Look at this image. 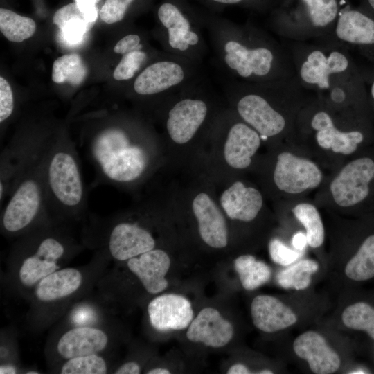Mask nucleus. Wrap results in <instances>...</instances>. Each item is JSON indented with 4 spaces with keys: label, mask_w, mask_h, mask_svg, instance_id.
<instances>
[{
    "label": "nucleus",
    "mask_w": 374,
    "mask_h": 374,
    "mask_svg": "<svg viewBox=\"0 0 374 374\" xmlns=\"http://www.w3.org/2000/svg\"><path fill=\"white\" fill-rule=\"evenodd\" d=\"M233 325L215 308L206 307L200 310L188 327L186 337L195 343L221 348L232 339Z\"/></svg>",
    "instance_id": "nucleus-18"
},
{
    "label": "nucleus",
    "mask_w": 374,
    "mask_h": 374,
    "mask_svg": "<svg viewBox=\"0 0 374 374\" xmlns=\"http://www.w3.org/2000/svg\"><path fill=\"white\" fill-rule=\"evenodd\" d=\"M317 41H326L354 48L374 64V16L348 1L341 8L332 32Z\"/></svg>",
    "instance_id": "nucleus-14"
},
{
    "label": "nucleus",
    "mask_w": 374,
    "mask_h": 374,
    "mask_svg": "<svg viewBox=\"0 0 374 374\" xmlns=\"http://www.w3.org/2000/svg\"><path fill=\"white\" fill-rule=\"evenodd\" d=\"M260 135L242 118L230 124L224 145L226 162L235 169L247 168L260 145Z\"/></svg>",
    "instance_id": "nucleus-22"
},
{
    "label": "nucleus",
    "mask_w": 374,
    "mask_h": 374,
    "mask_svg": "<svg viewBox=\"0 0 374 374\" xmlns=\"http://www.w3.org/2000/svg\"><path fill=\"white\" fill-rule=\"evenodd\" d=\"M257 373H258V374H272L273 372L271 370L265 369V370L260 371Z\"/></svg>",
    "instance_id": "nucleus-51"
},
{
    "label": "nucleus",
    "mask_w": 374,
    "mask_h": 374,
    "mask_svg": "<svg viewBox=\"0 0 374 374\" xmlns=\"http://www.w3.org/2000/svg\"><path fill=\"white\" fill-rule=\"evenodd\" d=\"M136 0H105L99 12L103 21L111 24L121 21Z\"/></svg>",
    "instance_id": "nucleus-39"
},
{
    "label": "nucleus",
    "mask_w": 374,
    "mask_h": 374,
    "mask_svg": "<svg viewBox=\"0 0 374 374\" xmlns=\"http://www.w3.org/2000/svg\"><path fill=\"white\" fill-rule=\"evenodd\" d=\"M27 374H38L39 373L35 371H30L29 372H26Z\"/></svg>",
    "instance_id": "nucleus-52"
},
{
    "label": "nucleus",
    "mask_w": 374,
    "mask_h": 374,
    "mask_svg": "<svg viewBox=\"0 0 374 374\" xmlns=\"http://www.w3.org/2000/svg\"><path fill=\"white\" fill-rule=\"evenodd\" d=\"M355 106L336 108L316 97L302 108L298 116L301 126L314 132L317 144L335 153H353L364 139L360 128L341 127L340 125Z\"/></svg>",
    "instance_id": "nucleus-10"
},
{
    "label": "nucleus",
    "mask_w": 374,
    "mask_h": 374,
    "mask_svg": "<svg viewBox=\"0 0 374 374\" xmlns=\"http://www.w3.org/2000/svg\"><path fill=\"white\" fill-rule=\"evenodd\" d=\"M274 181L280 190L299 194L317 187L322 181V173L312 161L283 152L277 157Z\"/></svg>",
    "instance_id": "nucleus-16"
},
{
    "label": "nucleus",
    "mask_w": 374,
    "mask_h": 374,
    "mask_svg": "<svg viewBox=\"0 0 374 374\" xmlns=\"http://www.w3.org/2000/svg\"><path fill=\"white\" fill-rule=\"evenodd\" d=\"M82 282L80 270L73 267L59 269L41 279L35 286L34 294L43 303L55 302L75 293Z\"/></svg>",
    "instance_id": "nucleus-26"
},
{
    "label": "nucleus",
    "mask_w": 374,
    "mask_h": 374,
    "mask_svg": "<svg viewBox=\"0 0 374 374\" xmlns=\"http://www.w3.org/2000/svg\"><path fill=\"white\" fill-rule=\"evenodd\" d=\"M15 100L12 90L8 81L0 77V122L3 123L13 114Z\"/></svg>",
    "instance_id": "nucleus-41"
},
{
    "label": "nucleus",
    "mask_w": 374,
    "mask_h": 374,
    "mask_svg": "<svg viewBox=\"0 0 374 374\" xmlns=\"http://www.w3.org/2000/svg\"><path fill=\"white\" fill-rule=\"evenodd\" d=\"M202 76V65L164 51L135 76L132 89L141 97L169 99Z\"/></svg>",
    "instance_id": "nucleus-11"
},
{
    "label": "nucleus",
    "mask_w": 374,
    "mask_h": 374,
    "mask_svg": "<svg viewBox=\"0 0 374 374\" xmlns=\"http://www.w3.org/2000/svg\"><path fill=\"white\" fill-rule=\"evenodd\" d=\"M313 42H293L287 48L294 74L307 91L320 94L337 80L360 70L347 48L326 41Z\"/></svg>",
    "instance_id": "nucleus-7"
},
{
    "label": "nucleus",
    "mask_w": 374,
    "mask_h": 374,
    "mask_svg": "<svg viewBox=\"0 0 374 374\" xmlns=\"http://www.w3.org/2000/svg\"><path fill=\"white\" fill-rule=\"evenodd\" d=\"M292 212L305 229L308 244L312 248L322 245L325 230L317 208L312 204L300 203L293 208Z\"/></svg>",
    "instance_id": "nucleus-32"
},
{
    "label": "nucleus",
    "mask_w": 374,
    "mask_h": 374,
    "mask_svg": "<svg viewBox=\"0 0 374 374\" xmlns=\"http://www.w3.org/2000/svg\"><path fill=\"white\" fill-rule=\"evenodd\" d=\"M227 374H249L251 371L244 365L236 364L232 365L226 372Z\"/></svg>",
    "instance_id": "nucleus-47"
},
{
    "label": "nucleus",
    "mask_w": 374,
    "mask_h": 374,
    "mask_svg": "<svg viewBox=\"0 0 374 374\" xmlns=\"http://www.w3.org/2000/svg\"><path fill=\"white\" fill-rule=\"evenodd\" d=\"M85 231L86 242L98 244L118 261H127L156 246L155 240L148 229L136 222L117 217L103 219L93 216Z\"/></svg>",
    "instance_id": "nucleus-13"
},
{
    "label": "nucleus",
    "mask_w": 374,
    "mask_h": 374,
    "mask_svg": "<svg viewBox=\"0 0 374 374\" xmlns=\"http://www.w3.org/2000/svg\"><path fill=\"white\" fill-rule=\"evenodd\" d=\"M346 276L357 282L374 278V233L366 237L345 267Z\"/></svg>",
    "instance_id": "nucleus-29"
},
{
    "label": "nucleus",
    "mask_w": 374,
    "mask_h": 374,
    "mask_svg": "<svg viewBox=\"0 0 374 374\" xmlns=\"http://www.w3.org/2000/svg\"><path fill=\"white\" fill-rule=\"evenodd\" d=\"M98 15L82 10L75 3H69L53 15V22L61 30L63 39L69 44L79 43L93 26Z\"/></svg>",
    "instance_id": "nucleus-28"
},
{
    "label": "nucleus",
    "mask_w": 374,
    "mask_h": 374,
    "mask_svg": "<svg viewBox=\"0 0 374 374\" xmlns=\"http://www.w3.org/2000/svg\"><path fill=\"white\" fill-rule=\"evenodd\" d=\"M374 177V161L361 157L348 163L332 180L330 190L339 206L347 208L362 202L369 194Z\"/></svg>",
    "instance_id": "nucleus-15"
},
{
    "label": "nucleus",
    "mask_w": 374,
    "mask_h": 374,
    "mask_svg": "<svg viewBox=\"0 0 374 374\" xmlns=\"http://www.w3.org/2000/svg\"><path fill=\"white\" fill-rule=\"evenodd\" d=\"M213 58L225 78L262 82L294 75L287 47L251 21L240 24L197 8Z\"/></svg>",
    "instance_id": "nucleus-1"
},
{
    "label": "nucleus",
    "mask_w": 374,
    "mask_h": 374,
    "mask_svg": "<svg viewBox=\"0 0 374 374\" xmlns=\"http://www.w3.org/2000/svg\"><path fill=\"white\" fill-rule=\"evenodd\" d=\"M341 319L348 328L362 331L374 341V306L366 301H358L346 308Z\"/></svg>",
    "instance_id": "nucleus-35"
},
{
    "label": "nucleus",
    "mask_w": 374,
    "mask_h": 374,
    "mask_svg": "<svg viewBox=\"0 0 374 374\" xmlns=\"http://www.w3.org/2000/svg\"><path fill=\"white\" fill-rule=\"evenodd\" d=\"M222 87L233 101L237 115L265 138L290 129L295 116L310 100L295 74L262 82L225 78Z\"/></svg>",
    "instance_id": "nucleus-2"
},
{
    "label": "nucleus",
    "mask_w": 374,
    "mask_h": 374,
    "mask_svg": "<svg viewBox=\"0 0 374 374\" xmlns=\"http://www.w3.org/2000/svg\"><path fill=\"white\" fill-rule=\"evenodd\" d=\"M348 0H279L270 11V26L292 42L317 41L332 30Z\"/></svg>",
    "instance_id": "nucleus-8"
},
{
    "label": "nucleus",
    "mask_w": 374,
    "mask_h": 374,
    "mask_svg": "<svg viewBox=\"0 0 374 374\" xmlns=\"http://www.w3.org/2000/svg\"><path fill=\"white\" fill-rule=\"evenodd\" d=\"M318 269L319 265L316 261L301 260L278 272L276 280L285 289L304 290L310 285L311 275Z\"/></svg>",
    "instance_id": "nucleus-34"
},
{
    "label": "nucleus",
    "mask_w": 374,
    "mask_h": 374,
    "mask_svg": "<svg viewBox=\"0 0 374 374\" xmlns=\"http://www.w3.org/2000/svg\"><path fill=\"white\" fill-rule=\"evenodd\" d=\"M148 313L151 326L158 331L185 329L194 315L189 300L175 294H161L153 299L148 305Z\"/></svg>",
    "instance_id": "nucleus-17"
},
{
    "label": "nucleus",
    "mask_w": 374,
    "mask_h": 374,
    "mask_svg": "<svg viewBox=\"0 0 374 374\" xmlns=\"http://www.w3.org/2000/svg\"><path fill=\"white\" fill-rule=\"evenodd\" d=\"M51 134L30 154L15 179L1 215V229L15 238L50 220L44 190V173Z\"/></svg>",
    "instance_id": "nucleus-5"
},
{
    "label": "nucleus",
    "mask_w": 374,
    "mask_h": 374,
    "mask_svg": "<svg viewBox=\"0 0 374 374\" xmlns=\"http://www.w3.org/2000/svg\"><path fill=\"white\" fill-rule=\"evenodd\" d=\"M44 201L48 217L69 224L86 218L87 194L78 152L64 133L53 135L44 166Z\"/></svg>",
    "instance_id": "nucleus-3"
},
{
    "label": "nucleus",
    "mask_w": 374,
    "mask_h": 374,
    "mask_svg": "<svg viewBox=\"0 0 374 374\" xmlns=\"http://www.w3.org/2000/svg\"><path fill=\"white\" fill-rule=\"evenodd\" d=\"M220 204L231 219L250 222L260 212L263 199L257 189L236 181L222 194Z\"/></svg>",
    "instance_id": "nucleus-25"
},
{
    "label": "nucleus",
    "mask_w": 374,
    "mask_h": 374,
    "mask_svg": "<svg viewBox=\"0 0 374 374\" xmlns=\"http://www.w3.org/2000/svg\"><path fill=\"white\" fill-rule=\"evenodd\" d=\"M127 265L148 293L159 294L168 287L166 276L170 267V259L163 250L154 248L127 260Z\"/></svg>",
    "instance_id": "nucleus-19"
},
{
    "label": "nucleus",
    "mask_w": 374,
    "mask_h": 374,
    "mask_svg": "<svg viewBox=\"0 0 374 374\" xmlns=\"http://www.w3.org/2000/svg\"><path fill=\"white\" fill-rule=\"evenodd\" d=\"M363 1L365 4V7L364 8L374 16V0H363Z\"/></svg>",
    "instance_id": "nucleus-50"
},
{
    "label": "nucleus",
    "mask_w": 374,
    "mask_h": 374,
    "mask_svg": "<svg viewBox=\"0 0 374 374\" xmlns=\"http://www.w3.org/2000/svg\"><path fill=\"white\" fill-rule=\"evenodd\" d=\"M148 374H170V371L165 368H154L146 372Z\"/></svg>",
    "instance_id": "nucleus-49"
},
{
    "label": "nucleus",
    "mask_w": 374,
    "mask_h": 374,
    "mask_svg": "<svg viewBox=\"0 0 374 374\" xmlns=\"http://www.w3.org/2000/svg\"><path fill=\"white\" fill-rule=\"evenodd\" d=\"M192 206L202 240L213 248L226 247L228 231L226 220L211 197L201 193L194 198Z\"/></svg>",
    "instance_id": "nucleus-20"
},
{
    "label": "nucleus",
    "mask_w": 374,
    "mask_h": 374,
    "mask_svg": "<svg viewBox=\"0 0 374 374\" xmlns=\"http://www.w3.org/2000/svg\"><path fill=\"white\" fill-rule=\"evenodd\" d=\"M317 97L336 108L366 106L364 80L360 70L335 81L330 88Z\"/></svg>",
    "instance_id": "nucleus-27"
},
{
    "label": "nucleus",
    "mask_w": 374,
    "mask_h": 374,
    "mask_svg": "<svg viewBox=\"0 0 374 374\" xmlns=\"http://www.w3.org/2000/svg\"><path fill=\"white\" fill-rule=\"evenodd\" d=\"M17 373L16 368L10 364H4L0 366V374H13Z\"/></svg>",
    "instance_id": "nucleus-48"
},
{
    "label": "nucleus",
    "mask_w": 374,
    "mask_h": 374,
    "mask_svg": "<svg viewBox=\"0 0 374 374\" xmlns=\"http://www.w3.org/2000/svg\"><path fill=\"white\" fill-rule=\"evenodd\" d=\"M144 48L141 35L136 33H130L124 35L117 42L114 47V52L122 55Z\"/></svg>",
    "instance_id": "nucleus-42"
},
{
    "label": "nucleus",
    "mask_w": 374,
    "mask_h": 374,
    "mask_svg": "<svg viewBox=\"0 0 374 374\" xmlns=\"http://www.w3.org/2000/svg\"><path fill=\"white\" fill-rule=\"evenodd\" d=\"M211 85L202 76L169 99L165 127L177 144L189 142L204 127L211 109Z\"/></svg>",
    "instance_id": "nucleus-12"
},
{
    "label": "nucleus",
    "mask_w": 374,
    "mask_h": 374,
    "mask_svg": "<svg viewBox=\"0 0 374 374\" xmlns=\"http://www.w3.org/2000/svg\"><path fill=\"white\" fill-rule=\"evenodd\" d=\"M35 30V22L31 18L0 9V30L9 41L21 42L32 37Z\"/></svg>",
    "instance_id": "nucleus-33"
},
{
    "label": "nucleus",
    "mask_w": 374,
    "mask_h": 374,
    "mask_svg": "<svg viewBox=\"0 0 374 374\" xmlns=\"http://www.w3.org/2000/svg\"><path fill=\"white\" fill-rule=\"evenodd\" d=\"M308 244L305 234L299 232L292 238V245L296 250H302Z\"/></svg>",
    "instance_id": "nucleus-46"
},
{
    "label": "nucleus",
    "mask_w": 374,
    "mask_h": 374,
    "mask_svg": "<svg viewBox=\"0 0 374 374\" xmlns=\"http://www.w3.org/2000/svg\"><path fill=\"white\" fill-rule=\"evenodd\" d=\"M141 371V366L135 362H127L119 366L115 374H139Z\"/></svg>",
    "instance_id": "nucleus-44"
},
{
    "label": "nucleus",
    "mask_w": 374,
    "mask_h": 374,
    "mask_svg": "<svg viewBox=\"0 0 374 374\" xmlns=\"http://www.w3.org/2000/svg\"><path fill=\"white\" fill-rule=\"evenodd\" d=\"M109 343L107 333L98 328L78 326L69 329L58 339L56 350L69 359L78 356L98 354Z\"/></svg>",
    "instance_id": "nucleus-23"
},
{
    "label": "nucleus",
    "mask_w": 374,
    "mask_h": 374,
    "mask_svg": "<svg viewBox=\"0 0 374 374\" xmlns=\"http://www.w3.org/2000/svg\"><path fill=\"white\" fill-rule=\"evenodd\" d=\"M269 251L271 260L283 266L292 265L301 256L298 251L290 249L276 238L270 241Z\"/></svg>",
    "instance_id": "nucleus-40"
},
{
    "label": "nucleus",
    "mask_w": 374,
    "mask_h": 374,
    "mask_svg": "<svg viewBox=\"0 0 374 374\" xmlns=\"http://www.w3.org/2000/svg\"><path fill=\"white\" fill-rule=\"evenodd\" d=\"M68 225L48 220L18 237L13 253L21 259L18 276L24 286H35L80 248Z\"/></svg>",
    "instance_id": "nucleus-6"
},
{
    "label": "nucleus",
    "mask_w": 374,
    "mask_h": 374,
    "mask_svg": "<svg viewBox=\"0 0 374 374\" xmlns=\"http://www.w3.org/2000/svg\"><path fill=\"white\" fill-rule=\"evenodd\" d=\"M251 313L253 325L265 332H274L294 324V312L278 299L258 295L252 301Z\"/></svg>",
    "instance_id": "nucleus-24"
},
{
    "label": "nucleus",
    "mask_w": 374,
    "mask_h": 374,
    "mask_svg": "<svg viewBox=\"0 0 374 374\" xmlns=\"http://www.w3.org/2000/svg\"><path fill=\"white\" fill-rule=\"evenodd\" d=\"M87 71V66L80 55L66 54L54 61L52 80L57 84L69 82L72 85H78L84 80Z\"/></svg>",
    "instance_id": "nucleus-31"
},
{
    "label": "nucleus",
    "mask_w": 374,
    "mask_h": 374,
    "mask_svg": "<svg viewBox=\"0 0 374 374\" xmlns=\"http://www.w3.org/2000/svg\"><path fill=\"white\" fill-rule=\"evenodd\" d=\"M99 0H75V2L84 11L92 15H98L97 3Z\"/></svg>",
    "instance_id": "nucleus-45"
},
{
    "label": "nucleus",
    "mask_w": 374,
    "mask_h": 374,
    "mask_svg": "<svg viewBox=\"0 0 374 374\" xmlns=\"http://www.w3.org/2000/svg\"><path fill=\"white\" fill-rule=\"evenodd\" d=\"M82 143L94 168L93 187L136 182L150 167L148 148L134 141L129 130L121 125H107L85 136Z\"/></svg>",
    "instance_id": "nucleus-4"
},
{
    "label": "nucleus",
    "mask_w": 374,
    "mask_h": 374,
    "mask_svg": "<svg viewBox=\"0 0 374 374\" xmlns=\"http://www.w3.org/2000/svg\"><path fill=\"white\" fill-rule=\"evenodd\" d=\"M149 60V53L144 48L122 55L113 72V78L118 81L132 80L148 63Z\"/></svg>",
    "instance_id": "nucleus-37"
},
{
    "label": "nucleus",
    "mask_w": 374,
    "mask_h": 374,
    "mask_svg": "<svg viewBox=\"0 0 374 374\" xmlns=\"http://www.w3.org/2000/svg\"><path fill=\"white\" fill-rule=\"evenodd\" d=\"M234 267L242 287L247 290H253L264 285L271 276L270 267L251 255L238 257L234 260Z\"/></svg>",
    "instance_id": "nucleus-30"
},
{
    "label": "nucleus",
    "mask_w": 374,
    "mask_h": 374,
    "mask_svg": "<svg viewBox=\"0 0 374 374\" xmlns=\"http://www.w3.org/2000/svg\"><path fill=\"white\" fill-rule=\"evenodd\" d=\"M293 349L298 357L308 362L314 373H333L340 366L338 354L317 332L307 331L300 335L294 341Z\"/></svg>",
    "instance_id": "nucleus-21"
},
{
    "label": "nucleus",
    "mask_w": 374,
    "mask_h": 374,
    "mask_svg": "<svg viewBox=\"0 0 374 374\" xmlns=\"http://www.w3.org/2000/svg\"><path fill=\"white\" fill-rule=\"evenodd\" d=\"M157 17L164 51L202 65L208 48L197 8L188 0H162Z\"/></svg>",
    "instance_id": "nucleus-9"
},
{
    "label": "nucleus",
    "mask_w": 374,
    "mask_h": 374,
    "mask_svg": "<svg viewBox=\"0 0 374 374\" xmlns=\"http://www.w3.org/2000/svg\"><path fill=\"white\" fill-rule=\"evenodd\" d=\"M107 372L105 360L98 354L66 359L60 371L62 374H105Z\"/></svg>",
    "instance_id": "nucleus-36"
},
{
    "label": "nucleus",
    "mask_w": 374,
    "mask_h": 374,
    "mask_svg": "<svg viewBox=\"0 0 374 374\" xmlns=\"http://www.w3.org/2000/svg\"><path fill=\"white\" fill-rule=\"evenodd\" d=\"M364 82L367 103L374 107V66L361 68Z\"/></svg>",
    "instance_id": "nucleus-43"
},
{
    "label": "nucleus",
    "mask_w": 374,
    "mask_h": 374,
    "mask_svg": "<svg viewBox=\"0 0 374 374\" xmlns=\"http://www.w3.org/2000/svg\"><path fill=\"white\" fill-rule=\"evenodd\" d=\"M213 10L238 6L259 12L271 11L279 0H196Z\"/></svg>",
    "instance_id": "nucleus-38"
}]
</instances>
